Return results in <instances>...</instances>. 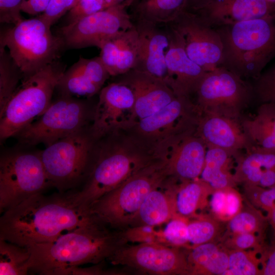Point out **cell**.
I'll return each mask as SVG.
<instances>
[{"instance_id":"d6986e66","label":"cell","mask_w":275,"mask_h":275,"mask_svg":"<svg viewBox=\"0 0 275 275\" xmlns=\"http://www.w3.org/2000/svg\"><path fill=\"white\" fill-rule=\"evenodd\" d=\"M138 33V54L133 69L147 72L167 84L168 72L166 52L170 44L168 28L143 20H136Z\"/></svg>"},{"instance_id":"8fae6325","label":"cell","mask_w":275,"mask_h":275,"mask_svg":"<svg viewBox=\"0 0 275 275\" xmlns=\"http://www.w3.org/2000/svg\"><path fill=\"white\" fill-rule=\"evenodd\" d=\"M195 94L198 115L214 114L237 119L254 96L253 86L223 66L207 72Z\"/></svg>"},{"instance_id":"4fadbf2b","label":"cell","mask_w":275,"mask_h":275,"mask_svg":"<svg viewBox=\"0 0 275 275\" xmlns=\"http://www.w3.org/2000/svg\"><path fill=\"white\" fill-rule=\"evenodd\" d=\"M187 252L158 242L139 243L123 245L107 260L151 274L189 275Z\"/></svg>"},{"instance_id":"2e32d148","label":"cell","mask_w":275,"mask_h":275,"mask_svg":"<svg viewBox=\"0 0 275 275\" xmlns=\"http://www.w3.org/2000/svg\"><path fill=\"white\" fill-rule=\"evenodd\" d=\"M207 149L200 137L186 130L161 140L155 153L164 163L169 176L191 180L201 175Z\"/></svg>"},{"instance_id":"8992f818","label":"cell","mask_w":275,"mask_h":275,"mask_svg":"<svg viewBox=\"0 0 275 275\" xmlns=\"http://www.w3.org/2000/svg\"><path fill=\"white\" fill-rule=\"evenodd\" d=\"M169 176L158 158L96 201L90 212L107 227L124 230L129 227L149 193Z\"/></svg>"},{"instance_id":"4316f807","label":"cell","mask_w":275,"mask_h":275,"mask_svg":"<svg viewBox=\"0 0 275 275\" xmlns=\"http://www.w3.org/2000/svg\"><path fill=\"white\" fill-rule=\"evenodd\" d=\"M241 125L251 149L275 152L274 104L261 103L255 116L243 120Z\"/></svg>"},{"instance_id":"5b68a950","label":"cell","mask_w":275,"mask_h":275,"mask_svg":"<svg viewBox=\"0 0 275 275\" xmlns=\"http://www.w3.org/2000/svg\"><path fill=\"white\" fill-rule=\"evenodd\" d=\"M65 71L58 60L21 81L0 112L1 141L16 136L46 110Z\"/></svg>"},{"instance_id":"ac0fdd59","label":"cell","mask_w":275,"mask_h":275,"mask_svg":"<svg viewBox=\"0 0 275 275\" xmlns=\"http://www.w3.org/2000/svg\"><path fill=\"white\" fill-rule=\"evenodd\" d=\"M166 25L170 36V44L166 52L167 84L177 96L189 97L195 94L207 72L187 56L178 32Z\"/></svg>"},{"instance_id":"bcb514c9","label":"cell","mask_w":275,"mask_h":275,"mask_svg":"<svg viewBox=\"0 0 275 275\" xmlns=\"http://www.w3.org/2000/svg\"><path fill=\"white\" fill-rule=\"evenodd\" d=\"M260 259L261 275H275V242L264 246Z\"/></svg>"},{"instance_id":"484cf974","label":"cell","mask_w":275,"mask_h":275,"mask_svg":"<svg viewBox=\"0 0 275 275\" xmlns=\"http://www.w3.org/2000/svg\"><path fill=\"white\" fill-rule=\"evenodd\" d=\"M189 275H224L229 266V251L217 242L187 249Z\"/></svg>"},{"instance_id":"30bf717a","label":"cell","mask_w":275,"mask_h":275,"mask_svg":"<svg viewBox=\"0 0 275 275\" xmlns=\"http://www.w3.org/2000/svg\"><path fill=\"white\" fill-rule=\"evenodd\" d=\"M94 111L83 99L61 96L52 101L38 120L33 122L15 137L25 146L43 144L48 146L85 127Z\"/></svg>"},{"instance_id":"ba28073f","label":"cell","mask_w":275,"mask_h":275,"mask_svg":"<svg viewBox=\"0 0 275 275\" xmlns=\"http://www.w3.org/2000/svg\"><path fill=\"white\" fill-rule=\"evenodd\" d=\"M96 141L90 127H87L40 151L51 186L64 192L85 181L93 162L92 150Z\"/></svg>"},{"instance_id":"ffe728a7","label":"cell","mask_w":275,"mask_h":275,"mask_svg":"<svg viewBox=\"0 0 275 275\" xmlns=\"http://www.w3.org/2000/svg\"><path fill=\"white\" fill-rule=\"evenodd\" d=\"M195 134L207 147L225 150L234 155L239 150L246 151L252 145L237 119L214 114L198 115Z\"/></svg>"},{"instance_id":"d590c367","label":"cell","mask_w":275,"mask_h":275,"mask_svg":"<svg viewBox=\"0 0 275 275\" xmlns=\"http://www.w3.org/2000/svg\"><path fill=\"white\" fill-rule=\"evenodd\" d=\"M22 75L6 48L0 47V112L14 94Z\"/></svg>"},{"instance_id":"7402d4cb","label":"cell","mask_w":275,"mask_h":275,"mask_svg":"<svg viewBox=\"0 0 275 275\" xmlns=\"http://www.w3.org/2000/svg\"><path fill=\"white\" fill-rule=\"evenodd\" d=\"M110 76L100 58L80 57L65 71L57 87L60 96L90 98L99 92Z\"/></svg>"},{"instance_id":"277c9868","label":"cell","mask_w":275,"mask_h":275,"mask_svg":"<svg viewBox=\"0 0 275 275\" xmlns=\"http://www.w3.org/2000/svg\"><path fill=\"white\" fill-rule=\"evenodd\" d=\"M99 150L82 187L77 190L78 201L89 208L157 159L155 153L151 155L124 143H106Z\"/></svg>"},{"instance_id":"f6af8a7d","label":"cell","mask_w":275,"mask_h":275,"mask_svg":"<svg viewBox=\"0 0 275 275\" xmlns=\"http://www.w3.org/2000/svg\"><path fill=\"white\" fill-rule=\"evenodd\" d=\"M23 0H0L1 23L15 24L23 19L20 15V6Z\"/></svg>"},{"instance_id":"7bdbcfd3","label":"cell","mask_w":275,"mask_h":275,"mask_svg":"<svg viewBox=\"0 0 275 275\" xmlns=\"http://www.w3.org/2000/svg\"><path fill=\"white\" fill-rule=\"evenodd\" d=\"M107 8L105 0H79L68 13L67 24Z\"/></svg>"},{"instance_id":"44dd1931","label":"cell","mask_w":275,"mask_h":275,"mask_svg":"<svg viewBox=\"0 0 275 275\" xmlns=\"http://www.w3.org/2000/svg\"><path fill=\"white\" fill-rule=\"evenodd\" d=\"M121 75L123 78L119 81L128 85L134 93L135 124L164 107L177 96L164 81L147 72L132 69Z\"/></svg>"},{"instance_id":"ee69618b","label":"cell","mask_w":275,"mask_h":275,"mask_svg":"<svg viewBox=\"0 0 275 275\" xmlns=\"http://www.w3.org/2000/svg\"><path fill=\"white\" fill-rule=\"evenodd\" d=\"M75 0H50L45 11L39 16L52 26L73 7Z\"/></svg>"},{"instance_id":"cb8c5ba5","label":"cell","mask_w":275,"mask_h":275,"mask_svg":"<svg viewBox=\"0 0 275 275\" xmlns=\"http://www.w3.org/2000/svg\"><path fill=\"white\" fill-rule=\"evenodd\" d=\"M178 179L169 176L147 196L129 227L157 226L167 223L178 214L176 194ZM128 227V228H129Z\"/></svg>"},{"instance_id":"f1b7e54d","label":"cell","mask_w":275,"mask_h":275,"mask_svg":"<svg viewBox=\"0 0 275 275\" xmlns=\"http://www.w3.org/2000/svg\"><path fill=\"white\" fill-rule=\"evenodd\" d=\"M234 155L221 148H207L201 178L208 183L214 189L237 184L231 172Z\"/></svg>"},{"instance_id":"60d3db41","label":"cell","mask_w":275,"mask_h":275,"mask_svg":"<svg viewBox=\"0 0 275 275\" xmlns=\"http://www.w3.org/2000/svg\"><path fill=\"white\" fill-rule=\"evenodd\" d=\"M254 81V94L261 103L275 104V64Z\"/></svg>"},{"instance_id":"e575fe53","label":"cell","mask_w":275,"mask_h":275,"mask_svg":"<svg viewBox=\"0 0 275 275\" xmlns=\"http://www.w3.org/2000/svg\"><path fill=\"white\" fill-rule=\"evenodd\" d=\"M31 252L28 247L0 239V274L25 275L30 270Z\"/></svg>"},{"instance_id":"ab89813d","label":"cell","mask_w":275,"mask_h":275,"mask_svg":"<svg viewBox=\"0 0 275 275\" xmlns=\"http://www.w3.org/2000/svg\"><path fill=\"white\" fill-rule=\"evenodd\" d=\"M243 186L244 197L251 204L267 214L275 210V186L263 188L258 185Z\"/></svg>"},{"instance_id":"1f68e13d","label":"cell","mask_w":275,"mask_h":275,"mask_svg":"<svg viewBox=\"0 0 275 275\" xmlns=\"http://www.w3.org/2000/svg\"><path fill=\"white\" fill-rule=\"evenodd\" d=\"M227 223L222 236L254 233L265 236V231L269 225L267 216L245 198L241 210Z\"/></svg>"},{"instance_id":"74e56055","label":"cell","mask_w":275,"mask_h":275,"mask_svg":"<svg viewBox=\"0 0 275 275\" xmlns=\"http://www.w3.org/2000/svg\"><path fill=\"white\" fill-rule=\"evenodd\" d=\"M189 218L176 215L162 230V243L174 247L190 249L187 226Z\"/></svg>"},{"instance_id":"d4e9b609","label":"cell","mask_w":275,"mask_h":275,"mask_svg":"<svg viewBox=\"0 0 275 275\" xmlns=\"http://www.w3.org/2000/svg\"><path fill=\"white\" fill-rule=\"evenodd\" d=\"M138 46V33L134 25L101 47L99 57L110 76L121 75L134 69Z\"/></svg>"},{"instance_id":"c3c4849f","label":"cell","mask_w":275,"mask_h":275,"mask_svg":"<svg viewBox=\"0 0 275 275\" xmlns=\"http://www.w3.org/2000/svg\"><path fill=\"white\" fill-rule=\"evenodd\" d=\"M50 0H23L21 6V12L34 15L42 13Z\"/></svg>"},{"instance_id":"681fc988","label":"cell","mask_w":275,"mask_h":275,"mask_svg":"<svg viewBox=\"0 0 275 275\" xmlns=\"http://www.w3.org/2000/svg\"><path fill=\"white\" fill-rule=\"evenodd\" d=\"M258 185L263 188L275 186V169L263 170Z\"/></svg>"},{"instance_id":"d6a6232c","label":"cell","mask_w":275,"mask_h":275,"mask_svg":"<svg viewBox=\"0 0 275 275\" xmlns=\"http://www.w3.org/2000/svg\"><path fill=\"white\" fill-rule=\"evenodd\" d=\"M223 223L210 214H198L189 218L187 231L190 249L205 243L218 242L225 231Z\"/></svg>"},{"instance_id":"f546056e","label":"cell","mask_w":275,"mask_h":275,"mask_svg":"<svg viewBox=\"0 0 275 275\" xmlns=\"http://www.w3.org/2000/svg\"><path fill=\"white\" fill-rule=\"evenodd\" d=\"M233 173L236 183L258 185L262 172L275 169V152L251 149L245 155L236 154Z\"/></svg>"},{"instance_id":"f5cc1de1","label":"cell","mask_w":275,"mask_h":275,"mask_svg":"<svg viewBox=\"0 0 275 275\" xmlns=\"http://www.w3.org/2000/svg\"><path fill=\"white\" fill-rule=\"evenodd\" d=\"M139 0H127L124 4L125 6L128 8L129 7L136 4L138 2Z\"/></svg>"},{"instance_id":"7c38bea8","label":"cell","mask_w":275,"mask_h":275,"mask_svg":"<svg viewBox=\"0 0 275 275\" xmlns=\"http://www.w3.org/2000/svg\"><path fill=\"white\" fill-rule=\"evenodd\" d=\"M123 4L114 6L67 24L60 31L65 47L99 48L108 40L134 25Z\"/></svg>"},{"instance_id":"4dcf8cb0","label":"cell","mask_w":275,"mask_h":275,"mask_svg":"<svg viewBox=\"0 0 275 275\" xmlns=\"http://www.w3.org/2000/svg\"><path fill=\"white\" fill-rule=\"evenodd\" d=\"M186 0H141L135 4L136 20L158 25L173 21L185 9Z\"/></svg>"},{"instance_id":"8d00e7d4","label":"cell","mask_w":275,"mask_h":275,"mask_svg":"<svg viewBox=\"0 0 275 275\" xmlns=\"http://www.w3.org/2000/svg\"><path fill=\"white\" fill-rule=\"evenodd\" d=\"M228 251L229 266L224 275H261V251Z\"/></svg>"},{"instance_id":"603a6c76","label":"cell","mask_w":275,"mask_h":275,"mask_svg":"<svg viewBox=\"0 0 275 275\" xmlns=\"http://www.w3.org/2000/svg\"><path fill=\"white\" fill-rule=\"evenodd\" d=\"M196 112L189 97L176 96L170 103L150 116L139 120L135 124L142 135L161 140L186 130L185 126L196 122L192 115Z\"/></svg>"},{"instance_id":"836d02e7","label":"cell","mask_w":275,"mask_h":275,"mask_svg":"<svg viewBox=\"0 0 275 275\" xmlns=\"http://www.w3.org/2000/svg\"><path fill=\"white\" fill-rule=\"evenodd\" d=\"M244 200L234 187L215 189L209 200L210 214L221 222L227 223L241 210Z\"/></svg>"},{"instance_id":"816d5d0a","label":"cell","mask_w":275,"mask_h":275,"mask_svg":"<svg viewBox=\"0 0 275 275\" xmlns=\"http://www.w3.org/2000/svg\"><path fill=\"white\" fill-rule=\"evenodd\" d=\"M127 0H105L108 8L125 3Z\"/></svg>"},{"instance_id":"7a4b0ae2","label":"cell","mask_w":275,"mask_h":275,"mask_svg":"<svg viewBox=\"0 0 275 275\" xmlns=\"http://www.w3.org/2000/svg\"><path fill=\"white\" fill-rule=\"evenodd\" d=\"M97 218L54 240L30 245V270L43 275H63L86 264H97L127 244L123 230L112 231Z\"/></svg>"},{"instance_id":"e0dca14e","label":"cell","mask_w":275,"mask_h":275,"mask_svg":"<svg viewBox=\"0 0 275 275\" xmlns=\"http://www.w3.org/2000/svg\"><path fill=\"white\" fill-rule=\"evenodd\" d=\"M189 11L214 28L252 19H275V7L266 0H209Z\"/></svg>"},{"instance_id":"7dc6e473","label":"cell","mask_w":275,"mask_h":275,"mask_svg":"<svg viewBox=\"0 0 275 275\" xmlns=\"http://www.w3.org/2000/svg\"><path fill=\"white\" fill-rule=\"evenodd\" d=\"M121 272L107 270L103 269L100 264L88 267H75L64 272L63 275H101L121 274Z\"/></svg>"},{"instance_id":"f907efd6","label":"cell","mask_w":275,"mask_h":275,"mask_svg":"<svg viewBox=\"0 0 275 275\" xmlns=\"http://www.w3.org/2000/svg\"><path fill=\"white\" fill-rule=\"evenodd\" d=\"M209 0H186L185 10L190 11L207 3Z\"/></svg>"},{"instance_id":"11a10c76","label":"cell","mask_w":275,"mask_h":275,"mask_svg":"<svg viewBox=\"0 0 275 275\" xmlns=\"http://www.w3.org/2000/svg\"><path fill=\"white\" fill-rule=\"evenodd\" d=\"M79 0H75L74 4L73 6V7L77 4V3L78 2Z\"/></svg>"},{"instance_id":"db71d44e","label":"cell","mask_w":275,"mask_h":275,"mask_svg":"<svg viewBox=\"0 0 275 275\" xmlns=\"http://www.w3.org/2000/svg\"><path fill=\"white\" fill-rule=\"evenodd\" d=\"M266 1L275 7V0H266Z\"/></svg>"},{"instance_id":"5bb4252c","label":"cell","mask_w":275,"mask_h":275,"mask_svg":"<svg viewBox=\"0 0 275 275\" xmlns=\"http://www.w3.org/2000/svg\"><path fill=\"white\" fill-rule=\"evenodd\" d=\"M167 24L178 32L187 56L205 71H210L222 66L223 45L216 29L186 10Z\"/></svg>"},{"instance_id":"9a60e30c","label":"cell","mask_w":275,"mask_h":275,"mask_svg":"<svg viewBox=\"0 0 275 275\" xmlns=\"http://www.w3.org/2000/svg\"><path fill=\"white\" fill-rule=\"evenodd\" d=\"M135 98L132 89L121 82H113L99 92L90 129L94 138H102L135 124Z\"/></svg>"},{"instance_id":"9c48e42d","label":"cell","mask_w":275,"mask_h":275,"mask_svg":"<svg viewBox=\"0 0 275 275\" xmlns=\"http://www.w3.org/2000/svg\"><path fill=\"white\" fill-rule=\"evenodd\" d=\"M50 186L40 151L12 150L1 155V213Z\"/></svg>"},{"instance_id":"b9f144b4","label":"cell","mask_w":275,"mask_h":275,"mask_svg":"<svg viewBox=\"0 0 275 275\" xmlns=\"http://www.w3.org/2000/svg\"><path fill=\"white\" fill-rule=\"evenodd\" d=\"M155 226L141 225L128 228L123 230L127 242H162V230H156Z\"/></svg>"},{"instance_id":"f35d334b","label":"cell","mask_w":275,"mask_h":275,"mask_svg":"<svg viewBox=\"0 0 275 275\" xmlns=\"http://www.w3.org/2000/svg\"><path fill=\"white\" fill-rule=\"evenodd\" d=\"M265 236L254 233H238L222 236L218 242L228 250H258L264 246Z\"/></svg>"},{"instance_id":"83f0119b","label":"cell","mask_w":275,"mask_h":275,"mask_svg":"<svg viewBox=\"0 0 275 275\" xmlns=\"http://www.w3.org/2000/svg\"><path fill=\"white\" fill-rule=\"evenodd\" d=\"M180 181L176 194L177 212L190 218L208 205L209 198L215 189L199 178Z\"/></svg>"},{"instance_id":"3957f363","label":"cell","mask_w":275,"mask_h":275,"mask_svg":"<svg viewBox=\"0 0 275 275\" xmlns=\"http://www.w3.org/2000/svg\"><path fill=\"white\" fill-rule=\"evenodd\" d=\"M223 66L244 79H256L275 57V19H255L218 27Z\"/></svg>"},{"instance_id":"6da1fadb","label":"cell","mask_w":275,"mask_h":275,"mask_svg":"<svg viewBox=\"0 0 275 275\" xmlns=\"http://www.w3.org/2000/svg\"><path fill=\"white\" fill-rule=\"evenodd\" d=\"M76 191L37 194L7 210L0 218V239L24 247L49 242L96 218Z\"/></svg>"},{"instance_id":"52a82bcc","label":"cell","mask_w":275,"mask_h":275,"mask_svg":"<svg viewBox=\"0 0 275 275\" xmlns=\"http://www.w3.org/2000/svg\"><path fill=\"white\" fill-rule=\"evenodd\" d=\"M51 25L39 15L22 19L1 34V46L7 48L24 80L58 60L65 47L60 36L54 35Z\"/></svg>"}]
</instances>
